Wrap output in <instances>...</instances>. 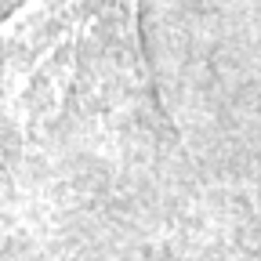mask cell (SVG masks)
I'll return each mask as SVG.
<instances>
[{
  "label": "cell",
  "mask_w": 261,
  "mask_h": 261,
  "mask_svg": "<svg viewBox=\"0 0 261 261\" xmlns=\"http://www.w3.org/2000/svg\"><path fill=\"white\" fill-rule=\"evenodd\" d=\"M0 127L44 149L160 142L142 0H25L0 18Z\"/></svg>",
  "instance_id": "obj_1"
}]
</instances>
